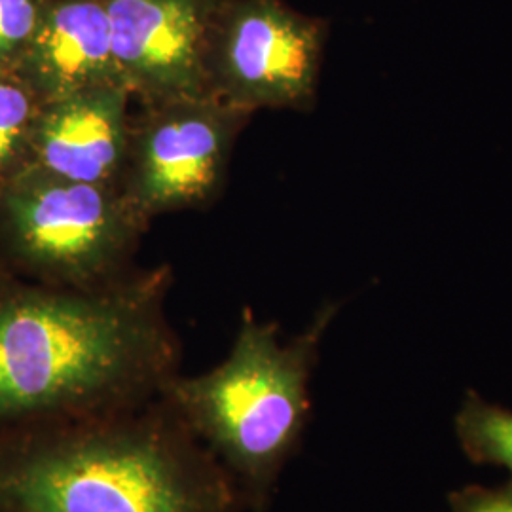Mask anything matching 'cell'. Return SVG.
I'll use <instances>...</instances> for the list:
<instances>
[{
	"mask_svg": "<svg viewBox=\"0 0 512 512\" xmlns=\"http://www.w3.org/2000/svg\"><path fill=\"white\" fill-rule=\"evenodd\" d=\"M448 512H512V478L499 486H463L448 495Z\"/></svg>",
	"mask_w": 512,
	"mask_h": 512,
	"instance_id": "cell-13",
	"label": "cell"
},
{
	"mask_svg": "<svg viewBox=\"0 0 512 512\" xmlns=\"http://www.w3.org/2000/svg\"><path fill=\"white\" fill-rule=\"evenodd\" d=\"M147 228L120 186L25 167L0 188V262L44 285L90 289L124 277Z\"/></svg>",
	"mask_w": 512,
	"mask_h": 512,
	"instance_id": "cell-4",
	"label": "cell"
},
{
	"mask_svg": "<svg viewBox=\"0 0 512 512\" xmlns=\"http://www.w3.org/2000/svg\"><path fill=\"white\" fill-rule=\"evenodd\" d=\"M16 73L40 103L93 86L122 82L112 52L107 2L44 0Z\"/></svg>",
	"mask_w": 512,
	"mask_h": 512,
	"instance_id": "cell-9",
	"label": "cell"
},
{
	"mask_svg": "<svg viewBox=\"0 0 512 512\" xmlns=\"http://www.w3.org/2000/svg\"><path fill=\"white\" fill-rule=\"evenodd\" d=\"M131 99L122 82H110L42 103L27 167L78 183L120 186Z\"/></svg>",
	"mask_w": 512,
	"mask_h": 512,
	"instance_id": "cell-8",
	"label": "cell"
},
{
	"mask_svg": "<svg viewBox=\"0 0 512 512\" xmlns=\"http://www.w3.org/2000/svg\"><path fill=\"white\" fill-rule=\"evenodd\" d=\"M0 512H245L173 404L0 429Z\"/></svg>",
	"mask_w": 512,
	"mask_h": 512,
	"instance_id": "cell-2",
	"label": "cell"
},
{
	"mask_svg": "<svg viewBox=\"0 0 512 512\" xmlns=\"http://www.w3.org/2000/svg\"><path fill=\"white\" fill-rule=\"evenodd\" d=\"M454 435L465 458L499 467L512 478V410L467 391L454 414Z\"/></svg>",
	"mask_w": 512,
	"mask_h": 512,
	"instance_id": "cell-10",
	"label": "cell"
},
{
	"mask_svg": "<svg viewBox=\"0 0 512 512\" xmlns=\"http://www.w3.org/2000/svg\"><path fill=\"white\" fill-rule=\"evenodd\" d=\"M40 107L16 71L0 69V188L29 165Z\"/></svg>",
	"mask_w": 512,
	"mask_h": 512,
	"instance_id": "cell-11",
	"label": "cell"
},
{
	"mask_svg": "<svg viewBox=\"0 0 512 512\" xmlns=\"http://www.w3.org/2000/svg\"><path fill=\"white\" fill-rule=\"evenodd\" d=\"M44 0H0V69L16 71L37 27Z\"/></svg>",
	"mask_w": 512,
	"mask_h": 512,
	"instance_id": "cell-12",
	"label": "cell"
},
{
	"mask_svg": "<svg viewBox=\"0 0 512 512\" xmlns=\"http://www.w3.org/2000/svg\"><path fill=\"white\" fill-rule=\"evenodd\" d=\"M167 266L73 289L0 262V429L145 403L181 372Z\"/></svg>",
	"mask_w": 512,
	"mask_h": 512,
	"instance_id": "cell-1",
	"label": "cell"
},
{
	"mask_svg": "<svg viewBox=\"0 0 512 512\" xmlns=\"http://www.w3.org/2000/svg\"><path fill=\"white\" fill-rule=\"evenodd\" d=\"M116 65L141 105L211 95L207 59L224 0H105Z\"/></svg>",
	"mask_w": 512,
	"mask_h": 512,
	"instance_id": "cell-7",
	"label": "cell"
},
{
	"mask_svg": "<svg viewBox=\"0 0 512 512\" xmlns=\"http://www.w3.org/2000/svg\"><path fill=\"white\" fill-rule=\"evenodd\" d=\"M338 310L327 302L304 332L283 342L275 323L245 308L219 365L179 372L165 385L162 395L230 475L245 512H270L279 478L302 446L311 376Z\"/></svg>",
	"mask_w": 512,
	"mask_h": 512,
	"instance_id": "cell-3",
	"label": "cell"
},
{
	"mask_svg": "<svg viewBox=\"0 0 512 512\" xmlns=\"http://www.w3.org/2000/svg\"><path fill=\"white\" fill-rule=\"evenodd\" d=\"M327 42L329 21L285 0H224L207 59L211 95L249 114L310 110Z\"/></svg>",
	"mask_w": 512,
	"mask_h": 512,
	"instance_id": "cell-6",
	"label": "cell"
},
{
	"mask_svg": "<svg viewBox=\"0 0 512 512\" xmlns=\"http://www.w3.org/2000/svg\"><path fill=\"white\" fill-rule=\"evenodd\" d=\"M251 116L215 95L143 105L131 116L120 179L124 196L147 222L209 205Z\"/></svg>",
	"mask_w": 512,
	"mask_h": 512,
	"instance_id": "cell-5",
	"label": "cell"
}]
</instances>
